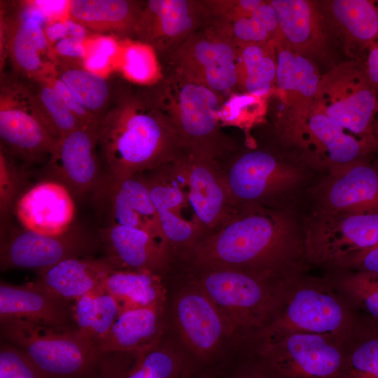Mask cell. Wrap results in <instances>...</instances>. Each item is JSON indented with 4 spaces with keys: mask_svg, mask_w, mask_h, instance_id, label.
<instances>
[{
    "mask_svg": "<svg viewBox=\"0 0 378 378\" xmlns=\"http://www.w3.org/2000/svg\"><path fill=\"white\" fill-rule=\"evenodd\" d=\"M96 129L98 155L110 178L138 175L186 154L151 85L118 80Z\"/></svg>",
    "mask_w": 378,
    "mask_h": 378,
    "instance_id": "cell-1",
    "label": "cell"
},
{
    "mask_svg": "<svg viewBox=\"0 0 378 378\" xmlns=\"http://www.w3.org/2000/svg\"><path fill=\"white\" fill-rule=\"evenodd\" d=\"M204 270L230 268L283 279L298 276L287 270L305 248L299 245L287 220L273 213L253 210L230 217L216 232L190 250Z\"/></svg>",
    "mask_w": 378,
    "mask_h": 378,
    "instance_id": "cell-2",
    "label": "cell"
},
{
    "mask_svg": "<svg viewBox=\"0 0 378 378\" xmlns=\"http://www.w3.org/2000/svg\"><path fill=\"white\" fill-rule=\"evenodd\" d=\"M357 321L331 282L298 276L286 288L269 321L253 332L316 334L346 344Z\"/></svg>",
    "mask_w": 378,
    "mask_h": 378,
    "instance_id": "cell-3",
    "label": "cell"
},
{
    "mask_svg": "<svg viewBox=\"0 0 378 378\" xmlns=\"http://www.w3.org/2000/svg\"><path fill=\"white\" fill-rule=\"evenodd\" d=\"M151 87L186 153L215 160L228 148L218 119L222 95L170 70Z\"/></svg>",
    "mask_w": 378,
    "mask_h": 378,
    "instance_id": "cell-4",
    "label": "cell"
},
{
    "mask_svg": "<svg viewBox=\"0 0 378 378\" xmlns=\"http://www.w3.org/2000/svg\"><path fill=\"white\" fill-rule=\"evenodd\" d=\"M0 323L1 341L22 350L45 378H98L100 354L78 330H58L22 319Z\"/></svg>",
    "mask_w": 378,
    "mask_h": 378,
    "instance_id": "cell-5",
    "label": "cell"
},
{
    "mask_svg": "<svg viewBox=\"0 0 378 378\" xmlns=\"http://www.w3.org/2000/svg\"><path fill=\"white\" fill-rule=\"evenodd\" d=\"M294 279L236 269L212 268L205 269L195 284L234 330L253 331L269 321L284 291Z\"/></svg>",
    "mask_w": 378,
    "mask_h": 378,
    "instance_id": "cell-6",
    "label": "cell"
},
{
    "mask_svg": "<svg viewBox=\"0 0 378 378\" xmlns=\"http://www.w3.org/2000/svg\"><path fill=\"white\" fill-rule=\"evenodd\" d=\"M256 364L276 378H340L346 344L304 332L253 334Z\"/></svg>",
    "mask_w": 378,
    "mask_h": 378,
    "instance_id": "cell-7",
    "label": "cell"
},
{
    "mask_svg": "<svg viewBox=\"0 0 378 378\" xmlns=\"http://www.w3.org/2000/svg\"><path fill=\"white\" fill-rule=\"evenodd\" d=\"M35 102L27 79L12 71L0 79V150L27 163L49 159L57 141Z\"/></svg>",
    "mask_w": 378,
    "mask_h": 378,
    "instance_id": "cell-8",
    "label": "cell"
},
{
    "mask_svg": "<svg viewBox=\"0 0 378 378\" xmlns=\"http://www.w3.org/2000/svg\"><path fill=\"white\" fill-rule=\"evenodd\" d=\"M0 69L25 79L47 80L56 74L57 57L43 26L41 11L1 1Z\"/></svg>",
    "mask_w": 378,
    "mask_h": 378,
    "instance_id": "cell-9",
    "label": "cell"
},
{
    "mask_svg": "<svg viewBox=\"0 0 378 378\" xmlns=\"http://www.w3.org/2000/svg\"><path fill=\"white\" fill-rule=\"evenodd\" d=\"M312 104L346 131L376 143L373 121L378 96L365 66L351 62L331 69L321 78Z\"/></svg>",
    "mask_w": 378,
    "mask_h": 378,
    "instance_id": "cell-10",
    "label": "cell"
},
{
    "mask_svg": "<svg viewBox=\"0 0 378 378\" xmlns=\"http://www.w3.org/2000/svg\"><path fill=\"white\" fill-rule=\"evenodd\" d=\"M238 46L207 27L164 56L170 71L227 96L237 86Z\"/></svg>",
    "mask_w": 378,
    "mask_h": 378,
    "instance_id": "cell-11",
    "label": "cell"
},
{
    "mask_svg": "<svg viewBox=\"0 0 378 378\" xmlns=\"http://www.w3.org/2000/svg\"><path fill=\"white\" fill-rule=\"evenodd\" d=\"M377 244L378 211H328L311 227L304 247L311 261L346 268Z\"/></svg>",
    "mask_w": 378,
    "mask_h": 378,
    "instance_id": "cell-12",
    "label": "cell"
},
{
    "mask_svg": "<svg viewBox=\"0 0 378 378\" xmlns=\"http://www.w3.org/2000/svg\"><path fill=\"white\" fill-rule=\"evenodd\" d=\"M284 130L311 160L335 170L358 160L375 144L346 132L312 104L293 111Z\"/></svg>",
    "mask_w": 378,
    "mask_h": 378,
    "instance_id": "cell-13",
    "label": "cell"
},
{
    "mask_svg": "<svg viewBox=\"0 0 378 378\" xmlns=\"http://www.w3.org/2000/svg\"><path fill=\"white\" fill-rule=\"evenodd\" d=\"M94 243L77 229L59 235H47L28 230L13 231L1 244L2 270L48 268L71 258H84L94 249Z\"/></svg>",
    "mask_w": 378,
    "mask_h": 378,
    "instance_id": "cell-14",
    "label": "cell"
},
{
    "mask_svg": "<svg viewBox=\"0 0 378 378\" xmlns=\"http://www.w3.org/2000/svg\"><path fill=\"white\" fill-rule=\"evenodd\" d=\"M174 315L182 342L194 360L204 364L213 360L224 337L234 330L196 284L176 297Z\"/></svg>",
    "mask_w": 378,
    "mask_h": 378,
    "instance_id": "cell-15",
    "label": "cell"
},
{
    "mask_svg": "<svg viewBox=\"0 0 378 378\" xmlns=\"http://www.w3.org/2000/svg\"><path fill=\"white\" fill-rule=\"evenodd\" d=\"M203 1H145L134 39L152 47L158 58L206 24Z\"/></svg>",
    "mask_w": 378,
    "mask_h": 378,
    "instance_id": "cell-16",
    "label": "cell"
},
{
    "mask_svg": "<svg viewBox=\"0 0 378 378\" xmlns=\"http://www.w3.org/2000/svg\"><path fill=\"white\" fill-rule=\"evenodd\" d=\"M96 127L82 126L59 138L46 165L52 180L78 196L97 188L100 183Z\"/></svg>",
    "mask_w": 378,
    "mask_h": 378,
    "instance_id": "cell-17",
    "label": "cell"
},
{
    "mask_svg": "<svg viewBox=\"0 0 378 378\" xmlns=\"http://www.w3.org/2000/svg\"><path fill=\"white\" fill-rule=\"evenodd\" d=\"M176 162L179 175L188 187V200L200 229L221 227L230 218V205L233 202L224 174L219 172L215 160L187 153Z\"/></svg>",
    "mask_w": 378,
    "mask_h": 378,
    "instance_id": "cell-18",
    "label": "cell"
},
{
    "mask_svg": "<svg viewBox=\"0 0 378 378\" xmlns=\"http://www.w3.org/2000/svg\"><path fill=\"white\" fill-rule=\"evenodd\" d=\"M224 176L232 202L257 200L284 190L301 177L297 169L262 150L241 155Z\"/></svg>",
    "mask_w": 378,
    "mask_h": 378,
    "instance_id": "cell-19",
    "label": "cell"
},
{
    "mask_svg": "<svg viewBox=\"0 0 378 378\" xmlns=\"http://www.w3.org/2000/svg\"><path fill=\"white\" fill-rule=\"evenodd\" d=\"M100 354L98 378H199L192 360L164 344Z\"/></svg>",
    "mask_w": 378,
    "mask_h": 378,
    "instance_id": "cell-20",
    "label": "cell"
},
{
    "mask_svg": "<svg viewBox=\"0 0 378 378\" xmlns=\"http://www.w3.org/2000/svg\"><path fill=\"white\" fill-rule=\"evenodd\" d=\"M22 319L58 330H78L74 302L64 300L38 284L0 283V321Z\"/></svg>",
    "mask_w": 378,
    "mask_h": 378,
    "instance_id": "cell-21",
    "label": "cell"
},
{
    "mask_svg": "<svg viewBox=\"0 0 378 378\" xmlns=\"http://www.w3.org/2000/svg\"><path fill=\"white\" fill-rule=\"evenodd\" d=\"M75 204L71 192L54 180L37 183L16 202V217L25 230L47 235H59L71 227Z\"/></svg>",
    "mask_w": 378,
    "mask_h": 378,
    "instance_id": "cell-22",
    "label": "cell"
},
{
    "mask_svg": "<svg viewBox=\"0 0 378 378\" xmlns=\"http://www.w3.org/2000/svg\"><path fill=\"white\" fill-rule=\"evenodd\" d=\"M105 257L115 269L144 271L160 276L169 257L164 242L132 227L109 225L100 232Z\"/></svg>",
    "mask_w": 378,
    "mask_h": 378,
    "instance_id": "cell-23",
    "label": "cell"
},
{
    "mask_svg": "<svg viewBox=\"0 0 378 378\" xmlns=\"http://www.w3.org/2000/svg\"><path fill=\"white\" fill-rule=\"evenodd\" d=\"M146 182L156 209L162 234L169 249L171 246L190 250L200 239L197 223L187 218L189 204L182 186L158 174L142 178Z\"/></svg>",
    "mask_w": 378,
    "mask_h": 378,
    "instance_id": "cell-24",
    "label": "cell"
},
{
    "mask_svg": "<svg viewBox=\"0 0 378 378\" xmlns=\"http://www.w3.org/2000/svg\"><path fill=\"white\" fill-rule=\"evenodd\" d=\"M106 188L111 216L109 225L146 230L167 245L156 209L142 178L138 175L122 178L109 177Z\"/></svg>",
    "mask_w": 378,
    "mask_h": 378,
    "instance_id": "cell-25",
    "label": "cell"
},
{
    "mask_svg": "<svg viewBox=\"0 0 378 378\" xmlns=\"http://www.w3.org/2000/svg\"><path fill=\"white\" fill-rule=\"evenodd\" d=\"M144 4L134 0H72L67 15L93 32L134 39Z\"/></svg>",
    "mask_w": 378,
    "mask_h": 378,
    "instance_id": "cell-26",
    "label": "cell"
},
{
    "mask_svg": "<svg viewBox=\"0 0 378 378\" xmlns=\"http://www.w3.org/2000/svg\"><path fill=\"white\" fill-rule=\"evenodd\" d=\"M325 194L328 211H378V171L356 160L335 171Z\"/></svg>",
    "mask_w": 378,
    "mask_h": 378,
    "instance_id": "cell-27",
    "label": "cell"
},
{
    "mask_svg": "<svg viewBox=\"0 0 378 378\" xmlns=\"http://www.w3.org/2000/svg\"><path fill=\"white\" fill-rule=\"evenodd\" d=\"M113 269L106 258H71L38 271L36 283L59 298L74 302L104 287L105 279Z\"/></svg>",
    "mask_w": 378,
    "mask_h": 378,
    "instance_id": "cell-28",
    "label": "cell"
},
{
    "mask_svg": "<svg viewBox=\"0 0 378 378\" xmlns=\"http://www.w3.org/2000/svg\"><path fill=\"white\" fill-rule=\"evenodd\" d=\"M164 305L122 311L105 338L96 346L99 354L137 351L159 343L163 337Z\"/></svg>",
    "mask_w": 378,
    "mask_h": 378,
    "instance_id": "cell-29",
    "label": "cell"
},
{
    "mask_svg": "<svg viewBox=\"0 0 378 378\" xmlns=\"http://www.w3.org/2000/svg\"><path fill=\"white\" fill-rule=\"evenodd\" d=\"M279 33L294 51L307 56L324 43L321 15L317 4L307 0H272Z\"/></svg>",
    "mask_w": 378,
    "mask_h": 378,
    "instance_id": "cell-30",
    "label": "cell"
},
{
    "mask_svg": "<svg viewBox=\"0 0 378 378\" xmlns=\"http://www.w3.org/2000/svg\"><path fill=\"white\" fill-rule=\"evenodd\" d=\"M276 83L288 104L293 111L311 105L321 78L314 64L288 46L281 35L276 39Z\"/></svg>",
    "mask_w": 378,
    "mask_h": 378,
    "instance_id": "cell-31",
    "label": "cell"
},
{
    "mask_svg": "<svg viewBox=\"0 0 378 378\" xmlns=\"http://www.w3.org/2000/svg\"><path fill=\"white\" fill-rule=\"evenodd\" d=\"M104 288L122 311L164 305V289L159 275L144 271L113 269L107 274Z\"/></svg>",
    "mask_w": 378,
    "mask_h": 378,
    "instance_id": "cell-32",
    "label": "cell"
},
{
    "mask_svg": "<svg viewBox=\"0 0 378 378\" xmlns=\"http://www.w3.org/2000/svg\"><path fill=\"white\" fill-rule=\"evenodd\" d=\"M322 4L331 22L351 43L367 48L378 41V1L333 0Z\"/></svg>",
    "mask_w": 378,
    "mask_h": 378,
    "instance_id": "cell-33",
    "label": "cell"
},
{
    "mask_svg": "<svg viewBox=\"0 0 378 378\" xmlns=\"http://www.w3.org/2000/svg\"><path fill=\"white\" fill-rule=\"evenodd\" d=\"M276 39L238 47L237 86L243 92L264 97L276 83Z\"/></svg>",
    "mask_w": 378,
    "mask_h": 378,
    "instance_id": "cell-34",
    "label": "cell"
},
{
    "mask_svg": "<svg viewBox=\"0 0 378 378\" xmlns=\"http://www.w3.org/2000/svg\"><path fill=\"white\" fill-rule=\"evenodd\" d=\"M55 71L85 108L99 120L111 101L110 83L74 59L57 57Z\"/></svg>",
    "mask_w": 378,
    "mask_h": 378,
    "instance_id": "cell-35",
    "label": "cell"
},
{
    "mask_svg": "<svg viewBox=\"0 0 378 378\" xmlns=\"http://www.w3.org/2000/svg\"><path fill=\"white\" fill-rule=\"evenodd\" d=\"M237 46L275 40L280 34L275 10L270 1L226 22L206 26Z\"/></svg>",
    "mask_w": 378,
    "mask_h": 378,
    "instance_id": "cell-36",
    "label": "cell"
},
{
    "mask_svg": "<svg viewBox=\"0 0 378 378\" xmlns=\"http://www.w3.org/2000/svg\"><path fill=\"white\" fill-rule=\"evenodd\" d=\"M74 311L78 331L95 347L107 335L120 313L115 300L104 286L75 300Z\"/></svg>",
    "mask_w": 378,
    "mask_h": 378,
    "instance_id": "cell-37",
    "label": "cell"
},
{
    "mask_svg": "<svg viewBox=\"0 0 378 378\" xmlns=\"http://www.w3.org/2000/svg\"><path fill=\"white\" fill-rule=\"evenodd\" d=\"M340 378H378V322L358 318Z\"/></svg>",
    "mask_w": 378,
    "mask_h": 378,
    "instance_id": "cell-38",
    "label": "cell"
},
{
    "mask_svg": "<svg viewBox=\"0 0 378 378\" xmlns=\"http://www.w3.org/2000/svg\"><path fill=\"white\" fill-rule=\"evenodd\" d=\"M331 283L357 318L378 322V275L354 272Z\"/></svg>",
    "mask_w": 378,
    "mask_h": 378,
    "instance_id": "cell-39",
    "label": "cell"
},
{
    "mask_svg": "<svg viewBox=\"0 0 378 378\" xmlns=\"http://www.w3.org/2000/svg\"><path fill=\"white\" fill-rule=\"evenodd\" d=\"M27 81L46 125L57 139H59L85 126L65 106L48 81L46 80H27Z\"/></svg>",
    "mask_w": 378,
    "mask_h": 378,
    "instance_id": "cell-40",
    "label": "cell"
},
{
    "mask_svg": "<svg viewBox=\"0 0 378 378\" xmlns=\"http://www.w3.org/2000/svg\"><path fill=\"white\" fill-rule=\"evenodd\" d=\"M122 69L130 80L140 85L155 84L163 77V70L155 51L139 41L126 46Z\"/></svg>",
    "mask_w": 378,
    "mask_h": 378,
    "instance_id": "cell-41",
    "label": "cell"
},
{
    "mask_svg": "<svg viewBox=\"0 0 378 378\" xmlns=\"http://www.w3.org/2000/svg\"><path fill=\"white\" fill-rule=\"evenodd\" d=\"M248 93L230 94L218 111L220 125L251 126L262 112V98Z\"/></svg>",
    "mask_w": 378,
    "mask_h": 378,
    "instance_id": "cell-42",
    "label": "cell"
},
{
    "mask_svg": "<svg viewBox=\"0 0 378 378\" xmlns=\"http://www.w3.org/2000/svg\"><path fill=\"white\" fill-rule=\"evenodd\" d=\"M0 378H45L17 346L1 341Z\"/></svg>",
    "mask_w": 378,
    "mask_h": 378,
    "instance_id": "cell-43",
    "label": "cell"
},
{
    "mask_svg": "<svg viewBox=\"0 0 378 378\" xmlns=\"http://www.w3.org/2000/svg\"><path fill=\"white\" fill-rule=\"evenodd\" d=\"M22 174L15 160L0 150V210L1 218L10 211L18 195Z\"/></svg>",
    "mask_w": 378,
    "mask_h": 378,
    "instance_id": "cell-44",
    "label": "cell"
},
{
    "mask_svg": "<svg viewBox=\"0 0 378 378\" xmlns=\"http://www.w3.org/2000/svg\"><path fill=\"white\" fill-rule=\"evenodd\" d=\"M46 80L52 85L65 106L78 118L83 125L97 127L99 120L85 108L56 74Z\"/></svg>",
    "mask_w": 378,
    "mask_h": 378,
    "instance_id": "cell-45",
    "label": "cell"
},
{
    "mask_svg": "<svg viewBox=\"0 0 378 378\" xmlns=\"http://www.w3.org/2000/svg\"><path fill=\"white\" fill-rule=\"evenodd\" d=\"M354 272L378 275V244L366 251L348 266Z\"/></svg>",
    "mask_w": 378,
    "mask_h": 378,
    "instance_id": "cell-46",
    "label": "cell"
},
{
    "mask_svg": "<svg viewBox=\"0 0 378 378\" xmlns=\"http://www.w3.org/2000/svg\"><path fill=\"white\" fill-rule=\"evenodd\" d=\"M54 43L52 48L57 57L77 59L85 55L81 41L69 35Z\"/></svg>",
    "mask_w": 378,
    "mask_h": 378,
    "instance_id": "cell-47",
    "label": "cell"
},
{
    "mask_svg": "<svg viewBox=\"0 0 378 378\" xmlns=\"http://www.w3.org/2000/svg\"><path fill=\"white\" fill-rule=\"evenodd\" d=\"M368 55L365 64L367 76L378 96V41L368 48Z\"/></svg>",
    "mask_w": 378,
    "mask_h": 378,
    "instance_id": "cell-48",
    "label": "cell"
},
{
    "mask_svg": "<svg viewBox=\"0 0 378 378\" xmlns=\"http://www.w3.org/2000/svg\"><path fill=\"white\" fill-rule=\"evenodd\" d=\"M230 378H276L253 362L241 365Z\"/></svg>",
    "mask_w": 378,
    "mask_h": 378,
    "instance_id": "cell-49",
    "label": "cell"
},
{
    "mask_svg": "<svg viewBox=\"0 0 378 378\" xmlns=\"http://www.w3.org/2000/svg\"><path fill=\"white\" fill-rule=\"evenodd\" d=\"M108 57L94 50L84 61V66L92 71L106 67L109 61Z\"/></svg>",
    "mask_w": 378,
    "mask_h": 378,
    "instance_id": "cell-50",
    "label": "cell"
},
{
    "mask_svg": "<svg viewBox=\"0 0 378 378\" xmlns=\"http://www.w3.org/2000/svg\"><path fill=\"white\" fill-rule=\"evenodd\" d=\"M94 50L111 57L117 50V45L111 38L103 37L97 42Z\"/></svg>",
    "mask_w": 378,
    "mask_h": 378,
    "instance_id": "cell-51",
    "label": "cell"
},
{
    "mask_svg": "<svg viewBox=\"0 0 378 378\" xmlns=\"http://www.w3.org/2000/svg\"><path fill=\"white\" fill-rule=\"evenodd\" d=\"M373 134L374 139L377 138V140L378 141V121L376 125L374 126Z\"/></svg>",
    "mask_w": 378,
    "mask_h": 378,
    "instance_id": "cell-52",
    "label": "cell"
}]
</instances>
